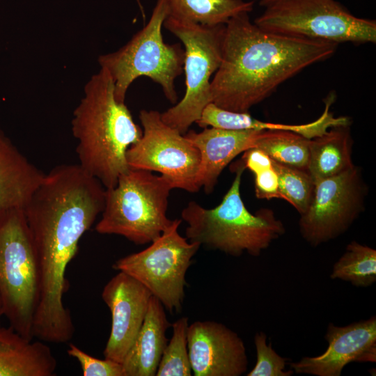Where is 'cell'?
Returning <instances> with one entry per match:
<instances>
[{
  "label": "cell",
  "instance_id": "ac0fdd59",
  "mask_svg": "<svg viewBox=\"0 0 376 376\" xmlns=\"http://www.w3.org/2000/svg\"><path fill=\"white\" fill-rule=\"evenodd\" d=\"M56 367L43 341L28 340L10 326L0 327V376H53Z\"/></svg>",
  "mask_w": 376,
  "mask_h": 376
},
{
  "label": "cell",
  "instance_id": "8992f818",
  "mask_svg": "<svg viewBox=\"0 0 376 376\" xmlns=\"http://www.w3.org/2000/svg\"><path fill=\"white\" fill-rule=\"evenodd\" d=\"M38 260L23 208L0 212V299L9 326L28 340L39 299Z\"/></svg>",
  "mask_w": 376,
  "mask_h": 376
},
{
  "label": "cell",
  "instance_id": "277c9868",
  "mask_svg": "<svg viewBox=\"0 0 376 376\" xmlns=\"http://www.w3.org/2000/svg\"><path fill=\"white\" fill-rule=\"evenodd\" d=\"M173 189L166 177L130 168L115 187L105 189L97 233L117 235L136 245L150 244L171 224L169 197Z\"/></svg>",
  "mask_w": 376,
  "mask_h": 376
},
{
  "label": "cell",
  "instance_id": "484cf974",
  "mask_svg": "<svg viewBox=\"0 0 376 376\" xmlns=\"http://www.w3.org/2000/svg\"><path fill=\"white\" fill-rule=\"evenodd\" d=\"M68 354L80 364L84 376H124L123 365L109 359H100L70 343Z\"/></svg>",
  "mask_w": 376,
  "mask_h": 376
},
{
  "label": "cell",
  "instance_id": "ba28073f",
  "mask_svg": "<svg viewBox=\"0 0 376 376\" xmlns=\"http://www.w3.org/2000/svg\"><path fill=\"white\" fill-rule=\"evenodd\" d=\"M163 26L184 45L186 88L181 100L161 113V117L185 134L212 102L210 77L221 62L225 24L205 26L168 16Z\"/></svg>",
  "mask_w": 376,
  "mask_h": 376
},
{
  "label": "cell",
  "instance_id": "83f0119b",
  "mask_svg": "<svg viewBox=\"0 0 376 376\" xmlns=\"http://www.w3.org/2000/svg\"><path fill=\"white\" fill-rule=\"evenodd\" d=\"M240 160L245 169H249L253 174L272 167V159L257 148H251L244 151Z\"/></svg>",
  "mask_w": 376,
  "mask_h": 376
},
{
  "label": "cell",
  "instance_id": "4dcf8cb0",
  "mask_svg": "<svg viewBox=\"0 0 376 376\" xmlns=\"http://www.w3.org/2000/svg\"><path fill=\"white\" fill-rule=\"evenodd\" d=\"M2 316H3V313L1 301V299H0V327H1V318Z\"/></svg>",
  "mask_w": 376,
  "mask_h": 376
},
{
  "label": "cell",
  "instance_id": "4fadbf2b",
  "mask_svg": "<svg viewBox=\"0 0 376 376\" xmlns=\"http://www.w3.org/2000/svg\"><path fill=\"white\" fill-rule=\"evenodd\" d=\"M187 346L194 376H240L247 370L242 339L222 323L205 320L189 324Z\"/></svg>",
  "mask_w": 376,
  "mask_h": 376
},
{
  "label": "cell",
  "instance_id": "5b68a950",
  "mask_svg": "<svg viewBox=\"0 0 376 376\" xmlns=\"http://www.w3.org/2000/svg\"><path fill=\"white\" fill-rule=\"evenodd\" d=\"M169 15L167 1L157 0L147 24L117 51L98 57L100 68L107 70L113 81L118 102H125L136 79L147 77L160 85L170 102H177L175 80L183 72L185 49L180 43L169 45L163 40L162 28Z\"/></svg>",
  "mask_w": 376,
  "mask_h": 376
},
{
  "label": "cell",
  "instance_id": "52a82bcc",
  "mask_svg": "<svg viewBox=\"0 0 376 376\" xmlns=\"http://www.w3.org/2000/svg\"><path fill=\"white\" fill-rule=\"evenodd\" d=\"M275 33L341 42L375 43L376 21L352 15L336 0H281L253 22Z\"/></svg>",
  "mask_w": 376,
  "mask_h": 376
},
{
  "label": "cell",
  "instance_id": "ffe728a7",
  "mask_svg": "<svg viewBox=\"0 0 376 376\" xmlns=\"http://www.w3.org/2000/svg\"><path fill=\"white\" fill-rule=\"evenodd\" d=\"M169 15L205 26L226 24L234 16L249 13L254 1L244 0H166Z\"/></svg>",
  "mask_w": 376,
  "mask_h": 376
},
{
  "label": "cell",
  "instance_id": "30bf717a",
  "mask_svg": "<svg viewBox=\"0 0 376 376\" xmlns=\"http://www.w3.org/2000/svg\"><path fill=\"white\" fill-rule=\"evenodd\" d=\"M139 119L141 137L126 152L130 168L158 172L171 182L173 189L197 192L198 149L185 134L166 124L159 111L142 109Z\"/></svg>",
  "mask_w": 376,
  "mask_h": 376
},
{
  "label": "cell",
  "instance_id": "603a6c76",
  "mask_svg": "<svg viewBox=\"0 0 376 376\" xmlns=\"http://www.w3.org/2000/svg\"><path fill=\"white\" fill-rule=\"evenodd\" d=\"M189 319L182 317L171 324L173 334L162 353L156 376H191L187 329Z\"/></svg>",
  "mask_w": 376,
  "mask_h": 376
},
{
  "label": "cell",
  "instance_id": "3957f363",
  "mask_svg": "<svg viewBox=\"0 0 376 376\" xmlns=\"http://www.w3.org/2000/svg\"><path fill=\"white\" fill-rule=\"evenodd\" d=\"M234 166L235 177L218 205L206 208L192 201L182 210L181 219L187 224L185 237L233 256L244 251L259 256L285 233V227L272 210L263 208L255 214L248 210L240 194L245 167L241 160Z\"/></svg>",
  "mask_w": 376,
  "mask_h": 376
},
{
  "label": "cell",
  "instance_id": "9a60e30c",
  "mask_svg": "<svg viewBox=\"0 0 376 376\" xmlns=\"http://www.w3.org/2000/svg\"><path fill=\"white\" fill-rule=\"evenodd\" d=\"M263 131L203 128L188 130L185 136L198 149L201 155L198 185L206 194L214 190L224 168L238 155L253 148Z\"/></svg>",
  "mask_w": 376,
  "mask_h": 376
},
{
  "label": "cell",
  "instance_id": "e0dca14e",
  "mask_svg": "<svg viewBox=\"0 0 376 376\" xmlns=\"http://www.w3.org/2000/svg\"><path fill=\"white\" fill-rule=\"evenodd\" d=\"M45 175L0 130V212L23 208Z\"/></svg>",
  "mask_w": 376,
  "mask_h": 376
},
{
  "label": "cell",
  "instance_id": "8fae6325",
  "mask_svg": "<svg viewBox=\"0 0 376 376\" xmlns=\"http://www.w3.org/2000/svg\"><path fill=\"white\" fill-rule=\"evenodd\" d=\"M366 187L358 167L315 182L306 211L299 221L301 235L311 246L335 239L363 210Z\"/></svg>",
  "mask_w": 376,
  "mask_h": 376
},
{
  "label": "cell",
  "instance_id": "cb8c5ba5",
  "mask_svg": "<svg viewBox=\"0 0 376 376\" xmlns=\"http://www.w3.org/2000/svg\"><path fill=\"white\" fill-rule=\"evenodd\" d=\"M279 179L282 199L288 201L300 214H304L312 198L315 182L306 171L272 160Z\"/></svg>",
  "mask_w": 376,
  "mask_h": 376
},
{
  "label": "cell",
  "instance_id": "44dd1931",
  "mask_svg": "<svg viewBox=\"0 0 376 376\" xmlns=\"http://www.w3.org/2000/svg\"><path fill=\"white\" fill-rule=\"evenodd\" d=\"M309 141L292 132L264 130L253 148L262 150L276 162L307 171Z\"/></svg>",
  "mask_w": 376,
  "mask_h": 376
},
{
  "label": "cell",
  "instance_id": "7a4b0ae2",
  "mask_svg": "<svg viewBox=\"0 0 376 376\" xmlns=\"http://www.w3.org/2000/svg\"><path fill=\"white\" fill-rule=\"evenodd\" d=\"M72 132L78 141L79 166L105 189L115 187L130 169L126 152L141 137L142 129L125 102L116 99L113 81L104 68L85 85L73 112Z\"/></svg>",
  "mask_w": 376,
  "mask_h": 376
},
{
  "label": "cell",
  "instance_id": "7c38bea8",
  "mask_svg": "<svg viewBox=\"0 0 376 376\" xmlns=\"http://www.w3.org/2000/svg\"><path fill=\"white\" fill-rule=\"evenodd\" d=\"M152 295L143 284L120 271L104 286L102 298L111 315L105 359L123 363L143 324Z\"/></svg>",
  "mask_w": 376,
  "mask_h": 376
},
{
  "label": "cell",
  "instance_id": "2e32d148",
  "mask_svg": "<svg viewBox=\"0 0 376 376\" xmlns=\"http://www.w3.org/2000/svg\"><path fill=\"white\" fill-rule=\"evenodd\" d=\"M165 308L152 295L143 324L122 363L124 376H155L171 326Z\"/></svg>",
  "mask_w": 376,
  "mask_h": 376
},
{
  "label": "cell",
  "instance_id": "6da1fadb",
  "mask_svg": "<svg viewBox=\"0 0 376 376\" xmlns=\"http://www.w3.org/2000/svg\"><path fill=\"white\" fill-rule=\"evenodd\" d=\"M338 44L264 30L238 14L225 24L221 64L211 80V101L249 112L283 82L331 56Z\"/></svg>",
  "mask_w": 376,
  "mask_h": 376
},
{
  "label": "cell",
  "instance_id": "d6986e66",
  "mask_svg": "<svg viewBox=\"0 0 376 376\" xmlns=\"http://www.w3.org/2000/svg\"><path fill=\"white\" fill-rule=\"evenodd\" d=\"M352 148L350 125L331 127L310 139L307 171L314 182L352 168Z\"/></svg>",
  "mask_w": 376,
  "mask_h": 376
},
{
  "label": "cell",
  "instance_id": "f1b7e54d",
  "mask_svg": "<svg viewBox=\"0 0 376 376\" xmlns=\"http://www.w3.org/2000/svg\"><path fill=\"white\" fill-rule=\"evenodd\" d=\"M136 1L137 4L139 6V10H140V11L141 13L142 17L143 18V21L145 22V21H146V13H145L144 8H143L141 2V0H136Z\"/></svg>",
  "mask_w": 376,
  "mask_h": 376
},
{
  "label": "cell",
  "instance_id": "f546056e",
  "mask_svg": "<svg viewBox=\"0 0 376 376\" xmlns=\"http://www.w3.org/2000/svg\"><path fill=\"white\" fill-rule=\"evenodd\" d=\"M281 1V0H260V5L262 6H267L269 4H272L274 2H276V1Z\"/></svg>",
  "mask_w": 376,
  "mask_h": 376
},
{
  "label": "cell",
  "instance_id": "d4e9b609",
  "mask_svg": "<svg viewBox=\"0 0 376 376\" xmlns=\"http://www.w3.org/2000/svg\"><path fill=\"white\" fill-rule=\"evenodd\" d=\"M256 350V363L253 368L246 374L247 376H291L294 371L284 370L288 359L279 355L267 344V335L258 332L254 336Z\"/></svg>",
  "mask_w": 376,
  "mask_h": 376
},
{
  "label": "cell",
  "instance_id": "5bb4252c",
  "mask_svg": "<svg viewBox=\"0 0 376 376\" xmlns=\"http://www.w3.org/2000/svg\"><path fill=\"white\" fill-rule=\"evenodd\" d=\"M325 338L328 347L323 354L289 363L294 373L340 376L350 363L376 362L375 316L345 327L329 323Z\"/></svg>",
  "mask_w": 376,
  "mask_h": 376
},
{
  "label": "cell",
  "instance_id": "4316f807",
  "mask_svg": "<svg viewBox=\"0 0 376 376\" xmlns=\"http://www.w3.org/2000/svg\"><path fill=\"white\" fill-rule=\"evenodd\" d=\"M255 175V193L259 199H282L279 191V179L272 167L258 171Z\"/></svg>",
  "mask_w": 376,
  "mask_h": 376
},
{
  "label": "cell",
  "instance_id": "9c48e42d",
  "mask_svg": "<svg viewBox=\"0 0 376 376\" xmlns=\"http://www.w3.org/2000/svg\"><path fill=\"white\" fill-rule=\"evenodd\" d=\"M181 222L180 219L172 220L147 248L120 258L112 265L143 284L169 313L182 308L186 273L201 246L180 235Z\"/></svg>",
  "mask_w": 376,
  "mask_h": 376
},
{
  "label": "cell",
  "instance_id": "7402d4cb",
  "mask_svg": "<svg viewBox=\"0 0 376 376\" xmlns=\"http://www.w3.org/2000/svg\"><path fill=\"white\" fill-rule=\"evenodd\" d=\"M330 277L358 287L371 285L376 281V250L352 242L334 265Z\"/></svg>",
  "mask_w": 376,
  "mask_h": 376
}]
</instances>
